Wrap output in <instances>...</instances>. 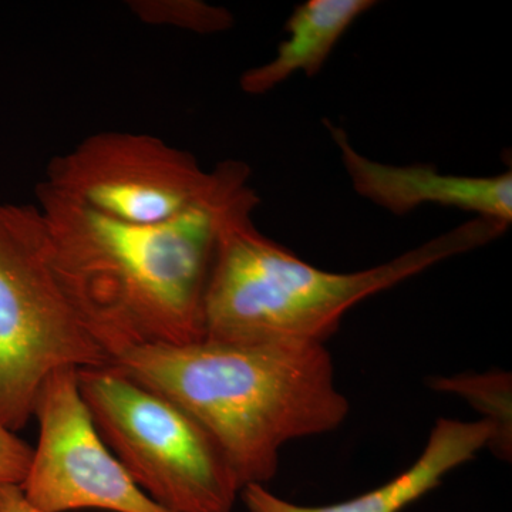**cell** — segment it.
<instances>
[{"mask_svg": "<svg viewBox=\"0 0 512 512\" xmlns=\"http://www.w3.org/2000/svg\"><path fill=\"white\" fill-rule=\"evenodd\" d=\"M205 171L188 151L161 138L101 131L47 167L45 184L90 210L127 224L170 221L210 190Z\"/></svg>", "mask_w": 512, "mask_h": 512, "instance_id": "6", "label": "cell"}, {"mask_svg": "<svg viewBox=\"0 0 512 512\" xmlns=\"http://www.w3.org/2000/svg\"><path fill=\"white\" fill-rule=\"evenodd\" d=\"M0 512H43L26 500L19 485L0 487Z\"/></svg>", "mask_w": 512, "mask_h": 512, "instance_id": "14", "label": "cell"}, {"mask_svg": "<svg viewBox=\"0 0 512 512\" xmlns=\"http://www.w3.org/2000/svg\"><path fill=\"white\" fill-rule=\"evenodd\" d=\"M430 386L437 392L463 397L493 426L494 437L488 450L510 463L512 457V377L504 370L484 373H460L436 377Z\"/></svg>", "mask_w": 512, "mask_h": 512, "instance_id": "11", "label": "cell"}, {"mask_svg": "<svg viewBox=\"0 0 512 512\" xmlns=\"http://www.w3.org/2000/svg\"><path fill=\"white\" fill-rule=\"evenodd\" d=\"M33 447L0 421V487L22 485L32 463Z\"/></svg>", "mask_w": 512, "mask_h": 512, "instance_id": "13", "label": "cell"}, {"mask_svg": "<svg viewBox=\"0 0 512 512\" xmlns=\"http://www.w3.org/2000/svg\"><path fill=\"white\" fill-rule=\"evenodd\" d=\"M128 8L148 25L174 26L191 32H224L232 28L231 12L200 0H133Z\"/></svg>", "mask_w": 512, "mask_h": 512, "instance_id": "12", "label": "cell"}, {"mask_svg": "<svg viewBox=\"0 0 512 512\" xmlns=\"http://www.w3.org/2000/svg\"><path fill=\"white\" fill-rule=\"evenodd\" d=\"M376 5L373 0H308L296 6L286 22L288 37L274 59L242 74V92L262 96L299 72L315 77L350 26Z\"/></svg>", "mask_w": 512, "mask_h": 512, "instance_id": "10", "label": "cell"}, {"mask_svg": "<svg viewBox=\"0 0 512 512\" xmlns=\"http://www.w3.org/2000/svg\"><path fill=\"white\" fill-rule=\"evenodd\" d=\"M110 365L57 281L39 207L0 204V421L25 429L56 370Z\"/></svg>", "mask_w": 512, "mask_h": 512, "instance_id": "4", "label": "cell"}, {"mask_svg": "<svg viewBox=\"0 0 512 512\" xmlns=\"http://www.w3.org/2000/svg\"><path fill=\"white\" fill-rule=\"evenodd\" d=\"M110 366L197 421L242 488L274 480L286 444L339 429L350 412L323 343L146 345Z\"/></svg>", "mask_w": 512, "mask_h": 512, "instance_id": "2", "label": "cell"}, {"mask_svg": "<svg viewBox=\"0 0 512 512\" xmlns=\"http://www.w3.org/2000/svg\"><path fill=\"white\" fill-rule=\"evenodd\" d=\"M251 168L224 161L210 190L160 224H127L101 215L42 183L57 281L87 332L113 357L146 345L204 339V301L222 228L256 194Z\"/></svg>", "mask_w": 512, "mask_h": 512, "instance_id": "1", "label": "cell"}, {"mask_svg": "<svg viewBox=\"0 0 512 512\" xmlns=\"http://www.w3.org/2000/svg\"><path fill=\"white\" fill-rule=\"evenodd\" d=\"M77 370H56L37 393L33 417L39 440L20 485L26 500L43 512H170L137 487L101 439Z\"/></svg>", "mask_w": 512, "mask_h": 512, "instance_id": "7", "label": "cell"}, {"mask_svg": "<svg viewBox=\"0 0 512 512\" xmlns=\"http://www.w3.org/2000/svg\"><path fill=\"white\" fill-rule=\"evenodd\" d=\"M328 124L338 146L353 190L390 214H410L421 205H440L473 212L510 225L512 221V173L490 177L441 174L434 165H389L357 153L342 128Z\"/></svg>", "mask_w": 512, "mask_h": 512, "instance_id": "8", "label": "cell"}, {"mask_svg": "<svg viewBox=\"0 0 512 512\" xmlns=\"http://www.w3.org/2000/svg\"><path fill=\"white\" fill-rule=\"evenodd\" d=\"M77 380L101 439L154 503L170 512L234 510L241 484L197 421L114 367H84Z\"/></svg>", "mask_w": 512, "mask_h": 512, "instance_id": "5", "label": "cell"}, {"mask_svg": "<svg viewBox=\"0 0 512 512\" xmlns=\"http://www.w3.org/2000/svg\"><path fill=\"white\" fill-rule=\"evenodd\" d=\"M494 429L488 421L441 419L431 430L419 458L399 476L342 503L308 507L278 497L266 485L249 484L239 498L248 512H402L443 483L456 468L490 447Z\"/></svg>", "mask_w": 512, "mask_h": 512, "instance_id": "9", "label": "cell"}, {"mask_svg": "<svg viewBox=\"0 0 512 512\" xmlns=\"http://www.w3.org/2000/svg\"><path fill=\"white\" fill-rule=\"evenodd\" d=\"M259 197L232 212L222 228L204 301V339L237 345L323 343L370 296L430 266L484 247L507 232L501 222L474 218L382 265L330 272L308 264L259 231Z\"/></svg>", "mask_w": 512, "mask_h": 512, "instance_id": "3", "label": "cell"}]
</instances>
